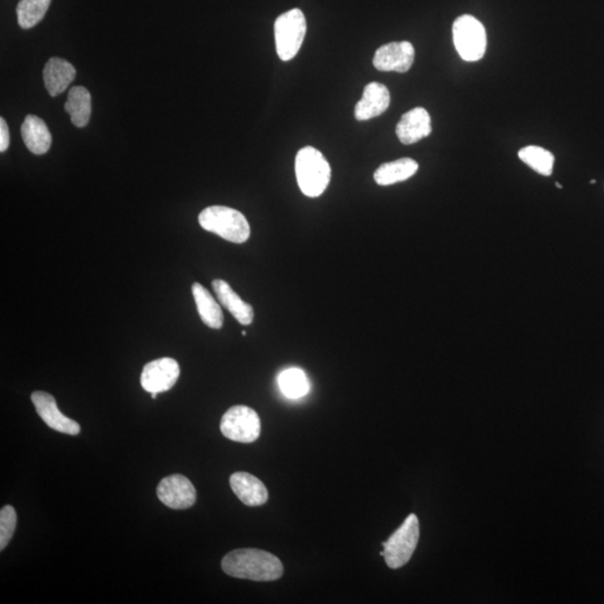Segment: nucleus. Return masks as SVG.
I'll list each match as a JSON object with an SVG mask.
<instances>
[{"instance_id":"obj_1","label":"nucleus","mask_w":604,"mask_h":604,"mask_svg":"<svg viewBox=\"0 0 604 604\" xmlns=\"http://www.w3.org/2000/svg\"><path fill=\"white\" fill-rule=\"evenodd\" d=\"M222 569L229 577L257 582L275 581L283 576L282 561L257 548L229 552L223 557Z\"/></svg>"},{"instance_id":"obj_2","label":"nucleus","mask_w":604,"mask_h":604,"mask_svg":"<svg viewBox=\"0 0 604 604\" xmlns=\"http://www.w3.org/2000/svg\"><path fill=\"white\" fill-rule=\"evenodd\" d=\"M296 176L298 185L306 197H321L329 185V163L318 149L302 148L296 157Z\"/></svg>"},{"instance_id":"obj_3","label":"nucleus","mask_w":604,"mask_h":604,"mask_svg":"<svg viewBox=\"0 0 604 604\" xmlns=\"http://www.w3.org/2000/svg\"><path fill=\"white\" fill-rule=\"evenodd\" d=\"M198 222L205 231L214 233L232 244H244L250 237L248 220L241 212L231 207H206L199 214Z\"/></svg>"},{"instance_id":"obj_4","label":"nucleus","mask_w":604,"mask_h":604,"mask_svg":"<svg viewBox=\"0 0 604 604\" xmlns=\"http://www.w3.org/2000/svg\"><path fill=\"white\" fill-rule=\"evenodd\" d=\"M307 32V21L304 12L298 8L283 12L275 23L276 53L283 61L296 57Z\"/></svg>"},{"instance_id":"obj_5","label":"nucleus","mask_w":604,"mask_h":604,"mask_svg":"<svg viewBox=\"0 0 604 604\" xmlns=\"http://www.w3.org/2000/svg\"><path fill=\"white\" fill-rule=\"evenodd\" d=\"M420 538V524L416 515H408L403 525L391 536L389 541L383 543L384 551L381 555L384 556L387 567L397 569L404 567L418 546Z\"/></svg>"},{"instance_id":"obj_6","label":"nucleus","mask_w":604,"mask_h":604,"mask_svg":"<svg viewBox=\"0 0 604 604\" xmlns=\"http://www.w3.org/2000/svg\"><path fill=\"white\" fill-rule=\"evenodd\" d=\"M453 43L457 52L467 62L479 61L487 49V34L484 25L471 15H462L454 20Z\"/></svg>"},{"instance_id":"obj_7","label":"nucleus","mask_w":604,"mask_h":604,"mask_svg":"<svg viewBox=\"0 0 604 604\" xmlns=\"http://www.w3.org/2000/svg\"><path fill=\"white\" fill-rule=\"evenodd\" d=\"M220 427L225 438L242 444L258 440L261 433V421L257 412L245 406L228 408L221 420Z\"/></svg>"},{"instance_id":"obj_8","label":"nucleus","mask_w":604,"mask_h":604,"mask_svg":"<svg viewBox=\"0 0 604 604\" xmlns=\"http://www.w3.org/2000/svg\"><path fill=\"white\" fill-rule=\"evenodd\" d=\"M180 374L181 368L177 361L170 357H164L144 365L140 383L148 393L167 392L176 384Z\"/></svg>"},{"instance_id":"obj_9","label":"nucleus","mask_w":604,"mask_h":604,"mask_svg":"<svg viewBox=\"0 0 604 604\" xmlns=\"http://www.w3.org/2000/svg\"><path fill=\"white\" fill-rule=\"evenodd\" d=\"M157 496L169 508L187 509L197 501V489L185 476L172 475L161 480Z\"/></svg>"},{"instance_id":"obj_10","label":"nucleus","mask_w":604,"mask_h":604,"mask_svg":"<svg viewBox=\"0 0 604 604\" xmlns=\"http://www.w3.org/2000/svg\"><path fill=\"white\" fill-rule=\"evenodd\" d=\"M414 58L415 50L410 42H392L376 50L373 64L378 71L406 74L414 66Z\"/></svg>"},{"instance_id":"obj_11","label":"nucleus","mask_w":604,"mask_h":604,"mask_svg":"<svg viewBox=\"0 0 604 604\" xmlns=\"http://www.w3.org/2000/svg\"><path fill=\"white\" fill-rule=\"evenodd\" d=\"M31 399L37 414L50 429L66 433V435H79L81 432L80 424L76 421L67 418L58 410L53 395L43 392V391H36L32 394Z\"/></svg>"},{"instance_id":"obj_12","label":"nucleus","mask_w":604,"mask_h":604,"mask_svg":"<svg viewBox=\"0 0 604 604\" xmlns=\"http://www.w3.org/2000/svg\"><path fill=\"white\" fill-rule=\"evenodd\" d=\"M391 95L384 84L373 82L366 85L363 97L355 106V118L359 121L369 120L389 109Z\"/></svg>"},{"instance_id":"obj_13","label":"nucleus","mask_w":604,"mask_h":604,"mask_svg":"<svg viewBox=\"0 0 604 604\" xmlns=\"http://www.w3.org/2000/svg\"><path fill=\"white\" fill-rule=\"evenodd\" d=\"M431 117L427 110L415 108L404 113L397 126V136L404 144L420 142L431 134Z\"/></svg>"},{"instance_id":"obj_14","label":"nucleus","mask_w":604,"mask_h":604,"mask_svg":"<svg viewBox=\"0 0 604 604\" xmlns=\"http://www.w3.org/2000/svg\"><path fill=\"white\" fill-rule=\"evenodd\" d=\"M229 484L237 499L251 507L265 505L269 499L265 484L248 472H236L229 478Z\"/></svg>"},{"instance_id":"obj_15","label":"nucleus","mask_w":604,"mask_h":604,"mask_svg":"<svg viewBox=\"0 0 604 604\" xmlns=\"http://www.w3.org/2000/svg\"><path fill=\"white\" fill-rule=\"evenodd\" d=\"M212 286L221 305L227 308L241 325L249 326L252 323L254 318L252 306L242 300L227 282L216 279L213 282Z\"/></svg>"},{"instance_id":"obj_16","label":"nucleus","mask_w":604,"mask_h":604,"mask_svg":"<svg viewBox=\"0 0 604 604\" xmlns=\"http://www.w3.org/2000/svg\"><path fill=\"white\" fill-rule=\"evenodd\" d=\"M76 70L70 62L59 58H50L43 71L46 90L50 97H58L74 82Z\"/></svg>"},{"instance_id":"obj_17","label":"nucleus","mask_w":604,"mask_h":604,"mask_svg":"<svg viewBox=\"0 0 604 604\" xmlns=\"http://www.w3.org/2000/svg\"><path fill=\"white\" fill-rule=\"evenodd\" d=\"M21 137L28 151L35 155H44L52 144V135L41 118L28 114L21 125Z\"/></svg>"},{"instance_id":"obj_18","label":"nucleus","mask_w":604,"mask_h":604,"mask_svg":"<svg viewBox=\"0 0 604 604\" xmlns=\"http://www.w3.org/2000/svg\"><path fill=\"white\" fill-rule=\"evenodd\" d=\"M191 292H193L195 304H197V312L202 321L210 329H222L224 322L223 312L218 302L214 299V297L212 296V293L197 283L191 286Z\"/></svg>"},{"instance_id":"obj_19","label":"nucleus","mask_w":604,"mask_h":604,"mask_svg":"<svg viewBox=\"0 0 604 604\" xmlns=\"http://www.w3.org/2000/svg\"><path fill=\"white\" fill-rule=\"evenodd\" d=\"M419 164L414 159H401L380 166L374 173V180L380 186H389L407 181L418 172Z\"/></svg>"},{"instance_id":"obj_20","label":"nucleus","mask_w":604,"mask_h":604,"mask_svg":"<svg viewBox=\"0 0 604 604\" xmlns=\"http://www.w3.org/2000/svg\"><path fill=\"white\" fill-rule=\"evenodd\" d=\"M66 112L70 114L75 127L84 128L90 121L92 100L90 92L84 87H74L67 96Z\"/></svg>"},{"instance_id":"obj_21","label":"nucleus","mask_w":604,"mask_h":604,"mask_svg":"<svg viewBox=\"0 0 604 604\" xmlns=\"http://www.w3.org/2000/svg\"><path fill=\"white\" fill-rule=\"evenodd\" d=\"M52 0H20L16 8L17 20L23 29H29L44 19Z\"/></svg>"},{"instance_id":"obj_22","label":"nucleus","mask_w":604,"mask_h":604,"mask_svg":"<svg viewBox=\"0 0 604 604\" xmlns=\"http://www.w3.org/2000/svg\"><path fill=\"white\" fill-rule=\"evenodd\" d=\"M518 157L536 173L543 176L552 175L555 157L546 149L538 146L524 147L518 152Z\"/></svg>"},{"instance_id":"obj_23","label":"nucleus","mask_w":604,"mask_h":604,"mask_svg":"<svg viewBox=\"0 0 604 604\" xmlns=\"http://www.w3.org/2000/svg\"><path fill=\"white\" fill-rule=\"evenodd\" d=\"M279 386L289 399L305 397L309 391V382L306 374L299 368H289L280 374Z\"/></svg>"},{"instance_id":"obj_24","label":"nucleus","mask_w":604,"mask_h":604,"mask_svg":"<svg viewBox=\"0 0 604 604\" xmlns=\"http://www.w3.org/2000/svg\"><path fill=\"white\" fill-rule=\"evenodd\" d=\"M17 523L16 510L12 506H4L0 510V550H5L15 533Z\"/></svg>"},{"instance_id":"obj_25","label":"nucleus","mask_w":604,"mask_h":604,"mask_svg":"<svg viewBox=\"0 0 604 604\" xmlns=\"http://www.w3.org/2000/svg\"><path fill=\"white\" fill-rule=\"evenodd\" d=\"M11 136L5 119H0V151L5 152L10 147Z\"/></svg>"},{"instance_id":"obj_26","label":"nucleus","mask_w":604,"mask_h":604,"mask_svg":"<svg viewBox=\"0 0 604 604\" xmlns=\"http://www.w3.org/2000/svg\"><path fill=\"white\" fill-rule=\"evenodd\" d=\"M555 185H556L557 189H560V190H562V189H563V186L561 185L560 182H556Z\"/></svg>"},{"instance_id":"obj_27","label":"nucleus","mask_w":604,"mask_h":604,"mask_svg":"<svg viewBox=\"0 0 604 604\" xmlns=\"http://www.w3.org/2000/svg\"><path fill=\"white\" fill-rule=\"evenodd\" d=\"M151 398H152V399H156V398H157V393H151Z\"/></svg>"},{"instance_id":"obj_28","label":"nucleus","mask_w":604,"mask_h":604,"mask_svg":"<svg viewBox=\"0 0 604 604\" xmlns=\"http://www.w3.org/2000/svg\"><path fill=\"white\" fill-rule=\"evenodd\" d=\"M595 182H597V181L595 180L591 181V184H595Z\"/></svg>"}]
</instances>
